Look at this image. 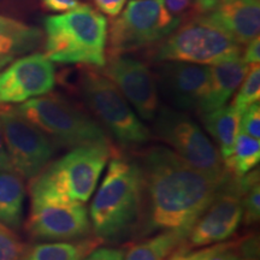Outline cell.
Instances as JSON below:
<instances>
[{
  "label": "cell",
  "instance_id": "obj_4",
  "mask_svg": "<svg viewBox=\"0 0 260 260\" xmlns=\"http://www.w3.org/2000/svg\"><path fill=\"white\" fill-rule=\"evenodd\" d=\"M113 151L111 144H90L71 148L31 178L29 194L86 204L95 191Z\"/></svg>",
  "mask_w": 260,
  "mask_h": 260
},
{
  "label": "cell",
  "instance_id": "obj_26",
  "mask_svg": "<svg viewBox=\"0 0 260 260\" xmlns=\"http://www.w3.org/2000/svg\"><path fill=\"white\" fill-rule=\"evenodd\" d=\"M27 248L14 230L0 224V260H19Z\"/></svg>",
  "mask_w": 260,
  "mask_h": 260
},
{
  "label": "cell",
  "instance_id": "obj_18",
  "mask_svg": "<svg viewBox=\"0 0 260 260\" xmlns=\"http://www.w3.org/2000/svg\"><path fill=\"white\" fill-rule=\"evenodd\" d=\"M42 40L44 34L38 28L0 16V69L38 50Z\"/></svg>",
  "mask_w": 260,
  "mask_h": 260
},
{
  "label": "cell",
  "instance_id": "obj_25",
  "mask_svg": "<svg viewBox=\"0 0 260 260\" xmlns=\"http://www.w3.org/2000/svg\"><path fill=\"white\" fill-rule=\"evenodd\" d=\"M239 92L234 98L233 107L242 113L252 104L258 103L260 100V67L259 64H253L249 67L248 73L240 84Z\"/></svg>",
  "mask_w": 260,
  "mask_h": 260
},
{
  "label": "cell",
  "instance_id": "obj_10",
  "mask_svg": "<svg viewBox=\"0 0 260 260\" xmlns=\"http://www.w3.org/2000/svg\"><path fill=\"white\" fill-rule=\"evenodd\" d=\"M0 126L14 171L29 181L37 177L52 161L56 145L10 105L0 106Z\"/></svg>",
  "mask_w": 260,
  "mask_h": 260
},
{
  "label": "cell",
  "instance_id": "obj_30",
  "mask_svg": "<svg viewBox=\"0 0 260 260\" xmlns=\"http://www.w3.org/2000/svg\"><path fill=\"white\" fill-rule=\"evenodd\" d=\"M124 254V248L98 246L83 260H123Z\"/></svg>",
  "mask_w": 260,
  "mask_h": 260
},
{
  "label": "cell",
  "instance_id": "obj_16",
  "mask_svg": "<svg viewBox=\"0 0 260 260\" xmlns=\"http://www.w3.org/2000/svg\"><path fill=\"white\" fill-rule=\"evenodd\" d=\"M203 16L223 29L240 46H246L249 41L259 37V0H228Z\"/></svg>",
  "mask_w": 260,
  "mask_h": 260
},
{
  "label": "cell",
  "instance_id": "obj_33",
  "mask_svg": "<svg viewBox=\"0 0 260 260\" xmlns=\"http://www.w3.org/2000/svg\"><path fill=\"white\" fill-rule=\"evenodd\" d=\"M45 8L53 12H67L81 5L80 0H42Z\"/></svg>",
  "mask_w": 260,
  "mask_h": 260
},
{
  "label": "cell",
  "instance_id": "obj_13",
  "mask_svg": "<svg viewBox=\"0 0 260 260\" xmlns=\"http://www.w3.org/2000/svg\"><path fill=\"white\" fill-rule=\"evenodd\" d=\"M103 74L111 80L144 121H153L159 110L158 87L147 64L126 54L107 56Z\"/></svg>",
  "mask_w": 260,
  "mask_h": 260
},
{
  "label": "cell",
  "instance_id": "obj_19",
  "mask_svg": "<svg viewBox=\"0 0 260 260\" xmlns=\"http://www.w3.org/2000/svg\"><path fill=\"white\" fill-rule=\"evenodd\" d=\"M25 197L23 178L15 171H0V224L14 232L21 229Z\"/></svg>",
  "mask_w": 260,
  "mask_h": 260
},
{
  "label": "cell",
  "instance_id": "obj_28",
  "mask_svg": "<svg viewBox=\"0 0 260 260\" xmlns=\"http://www.w3.org/2000/svg\"><path fill=\"white\" fill-rule=\"evenodd\" d=\"M240 252L237 242H219L211 245L206 254L199 260H239Z\"/></svg>",
  "mask_w": 260,
  "mask_h": 260
},
{
  "label": "cell",
  "instance_id": "obj_22",
  "mask_svg": "<svg viewBox=\"0 0 260 260\" xmlns=\"http://www.w3.org/2000/svg\"><path fill=\"white\" fill-rule=\"evenodd\" d=\"M188 236L178 232H159L141 239L125 251L123 260H167Z\"/></svg>",
  "mask_w": 260,
  "mask_h": 260
},
{
  "label": "cell",
  "instance_id": "obj_5",
  "mask_svg": "<svg viewBox=\"0 0 260 260\" xmlns=\"http://www.w3.org/2000/svg\"><path fill=\"white\" fill-rule=\"evenodd\" d=\"M29 122L46 134L56 147L75 148L111 144L109 134L94 117L58 93L32 98L16 106Z\"/></svg>",
  "mask_w": 260,
  "mask_h": 260
},
{
  "label": "cell",
  "instance_id": "obj_9",
  "mask_svg": "<svg viewBox=\"0 0 260 260\" xmlns=\"http://www.w3.org/2000/svg\"><path fill=\"white\" fill-rule=\"evenodd\" d=\"M153 122L152 135L191 167L214 177L228 174L216 145L186 112L164 106Z\"/></svg>",
  "mask_w": 260,
  "mask_h": 260
},
{
  "label": "cell",
  "instance_id": "obj_24",
  "mask_svg": "<svg viewBox=\"0 0 260 260\" xmlns=\"http://www.w3.org/2000/svg\"><path fill=\"white\" fill-rule=\"evenodd\" d=\"M259 168L253 169L245 176L239 177L242 189V219L245 226L254 225L260 219Z\"/></svg>",
  "mask_w": 260,
  "mask_h": 260
},
{
  "label": "cell",
  "instance_id": "obj_27",
  "mask_svg": "<svg viewBox=\"0 0 260 260\" xmlns=\"http://www.w3.org/2000/svg\"><path fill=\"white\" fill-rule=\"evenodd\" d=\"M240 133L260 140V105L259 102L252 104L241 113Z\"/></svg>",
  "mask_w": 260,
  "mask_h": 260
},
{
  "label": "cell",
  "instance_id": "obj_20",
  "mask_svg": "<svg viewBox=\"0 0 260 260\" xmlns=\"http://www.w3.org/2000/svg\"><path fill=\"white\" fill-rule=\"evenodd\" d=\"M200 116L205 130L216 141L220 158L224 161L232 153L240 133L241 113L232 105H225L214 111L201 113Z\"/></svg>",
  "mask_w": 260,
  "mask_h": 260
},
{
  "label": "cell",
  "instance_id": "obj_31",
  "mask_svg": "<svg viewBox=\"0 0 260 260\" xmlns=\"http://www.w3.org/2000/svg\"><path fill=\"white\" fill-rule=\"evenodd\" d=\"M209 247H203V248H190L189 246L186 243L178 247L172 254L169 256L167 260H199L201 256L206 254V252L209 251Z\"/></svg>",
  "mask_w": 260,
  "mask_h": 260
},
{
  "label": "cell",
  "instance_id": "obj_8",
  "mask_svg": "<svg viewBox=\"0 0 260 260\" xmlns=\"http://www.w3.org/2000/svg\"><path fill=\"white\" fill-rule=\"evenodd\" d=\"M242 46L205 16L178 27L153 53L154 61L217 65L241 57Z\"/></svg>",
  "mask_w": 260,
  "mask_h": 260
},
{
  "label": "cell",
  "instance_id": "obj_23",
  "mask_svg": "<svg viewBox=\"0 0 260 260\" xmlns=\"http://www.w3.org/2000/svg\"><path fill=\"white\" fill-rule=\"evenodd\" d=\"M260 160V140L239 133L233 151L223 161L224 169L234 177H242L258 167Z\"/></svg>",
  "mask_w": 260,
  "mask_h": 260
},
{
  "label": "cell",
  "instance_id": "obj_21",
  "mask_svg": "<svg viewBox=\"0 0 260 260\" xmlns=\"http://www.w3.org/2000/svg\"><path fill=\"white\" fill-rule=\"evenodd\" d=\"M102 243V240L94 235L73 241L38 243L28 246L19 260H83Z\"/></svg>",
  "mask_w": 260,
  "mask_h": 260
},
{
  "label": "cell",
  "instance_id": "obj_35",
  "mask_svg": "<svg viewBox=\"0 0 260 260\" xmlns=\"http://www.w3.org/2000/svg\"><path fill=\"white\" fill-rule=\"evenodd\" d=\"M228 0H194V9L199 15L209 14Z\"/></svg>",
  "mask_w": 260,
  "mask_h": 260
},
{
  "label": "cell",
  "instance_id": "obj_3",
  "mask_svg": "<svg viewBox=\"0 0 260 260\" xmlns=\"http://www.w3.org/2000/svg\"><path fill=\"white\" fill-rule=\"evenodd\" d=\"M107 19L90 5L45 21V54L53 63L103 68L106 64Z\"/></svg>",
  "mask_w": 260,
  "mask_h": 260
},
{
  "label": "cell",
  "instance_id": "obj_17",
  "mask_svg": "<svg viewBox=\"0 0 260 260\" xmlns=\"http://www.w3.org/2000/svg\"><path fill=\"white\" fill-rule=\"evenodd\" d=\"M249 67L251 65L245 63L241 57L212 65L209 90L198 112L201 115L225 106L242 83Z\"/></svg>",
  "mask_w": 260,
  "mask_h": 260
},
{
  "label": "cell",
  "instance_id": "obj_1",
  "mask_svg": "<svg viewBox=\"0 0 260 260\" xmlns=\"http://www.w3.org/2000/svg\"><path fill=\"white\" fill-rule=\"evenodd\" d=\"M134 158L142 178L141 212L133 235L136 240L167 230L189 236L229 175L205 174L162 145L140 149Z\"/></svg>",
  "mask_w": 260,
  "mask_h": 260
},
{
  "label": "cell",
  "instance_id": "obj_29",
  "mask_svg": "<svg viewBox=\"0 0 260 260\" xmlns=\"http://www.w3.org/2000/svg\"><path fill=\"white\" fill-rule=\"evenodd\" d=\"M240 258L239 260H259V240L258 236L252 235L237 242Z\"/></svg>",
  "mask_w": 260,
  "mask_h": 260
},
{
  "label": "cell",
  "instance_id": "obj_6",
  "mask_svg": "<svg viewBox=\"0 0 260 260\" xmlns=\"http://www.w3.org/2000/svg\"><path fill=\"white\" fill-rule=\"evenodd\" d=\"M79 90L92 116L119 146L139 148L153 138L128 100L103 73L83 70L79 79Z\"/></svg>",
  "mask_w": 260,
  "mask_h": 260
},
{
  "label": "cell",
  "instance_id": "obj_2",
  "mask_svg": "<svg viewBox=\"0 0 260 260\" xmlns=\"http://www.w3.org/2000/svg\"><path fill=\"white\" fill-rule=\"evenodd\" d=\"M89 209L93 235L102 242L133 237L142 205V178L134 157L113 151Z\"/></svg>",
  "mask_w": 260,
  "mask_h": 260
},
{
  "label": "cell",
  "instance_id": "obj_15",
  "mask_svg": "<svg viewBox=\"0 0 260 260\" xmlns=\"http://www.w3.org/2000/svg\"><path fill=\"white\" fill-rule=\"evenodd\" d=\"M157 87L180 111H199L210 87L211 67L186 61H161L154 73Z\"/></svg>",
  "mask_w": 260,
  "mask_h": 260
},
{
  "label": "cell",
  "instance_id": "obj_7",
  "mask_svg": "<svg viewBox=\"0 0 260 260\" xmlns=\"http://www.w3.org/2000/svg\"><path fill=\"white\" fill-rule=\"evenodd\" d=\"M181 24L164 0H132L107 27V56L128 54L158 44Z\"/></svg>",
  "mask_w": 260,
  "mask_h": 260
},
{
  "label": "cell",
  "instance_id": "obj_32",
  "mask_svg": "<svg viewBox=\"0 0 260 260\" xmlns=\"http://www.w3.org/2000/svg\"><path fill=\"white\" fill-rule=\"evenodd\" d=\"M98 10L110 17H116L126 4V0H94Z\"/></svg>",
  "mask_w": 260,
  "mask_h": 260
},
{
  "label": "cell",
  "instance_id": "obj_34",
  "mask_svg": "<svg viewBox=\"0 0 260 260\" xmlns=\"http://www.w3.org/2000/svg\"><path fill=\"white\" fill-rule=\"evenodd\" d=\"M243 61L248 65L253 64H259L260 61V40L259 37L253 39L252 41H249L248 44L246 45L245 53H243V57H241Z\"/></svg>",
  "mask_w": 260,
  "mask_h": 260
},
{
  "label": "cell",
  "instance_id": "obj_14",
  "mask_svg": "<svg viewBox=\"0 0 260 260\" xmlns=\"http://www.w3.org/2000/svg\"><path fill=\"white\" fill-rule=\"evenodd\" d=\"M56 84L53 61L45 53L19 57L0 71V106L22 104L52 92Z\"/></svg>",
  "mask_w": 260,
  "mask_h": 260
},
{
  "label": "cell",
  "instance_id": "obj_37",
  "mask_svg": "<svg viewBox=\"0 0 260 260\" xmlns=\"http://www.w3.org/2000/svg\"><path fill=\"white\" fill-rule=\"evenodd\" d=\"M14 171L11 162H10L8 151L5 147L4 136H3V130L0 126V171Z\"/></svg>",
  "mask_w": 260,
  "mask_h": 260
},
{
  "label": "cell",
  "instance_id": "obj_11",
  "mask_svg": "<svg viewBox=\"0 0 260 260\" xmlns=\"http://www.w3.org/2000/svg\"><path fill=\"white\" fill-rule=\"evenodd\" d=\"M25 232L40 241H73L92 235V224L86 205L64 201L40 194H30V211Z\"/></svg>",
  "mask_w": 260,
  "mask_h": 260
},
{
  "label": "cell",
  "instance_id": "obj_36",
  "mask_svg": "<svg viewBox=\"0 0 260 260\" xmlns=\"http://www.w3.org/2000/svg\"><path fill=\"white\" fill-rule=\"evenodd\" d=\"M191 0H164V4L172 15L180 16L190 5Z\"/></svg>",
  "mask_w": 260,
  "mask_h": 260
},
{
  "label": "cell",
  "instance_id": "obj_12",
  "mask_svg": "<svg viewBox=\"0 0 260 260\" xmlns=\"http://www.w3.org/2000/svg\"><path fill=\"white\" fill-rule=\"evenodd\" d=\"M242 219V189L239 177L228 175L218 193L187 239L190 248H201L229 240L236 233Z\"/></svg>",
  "mask_w": 260,
  "mask_h": 260
}]
</instances>
